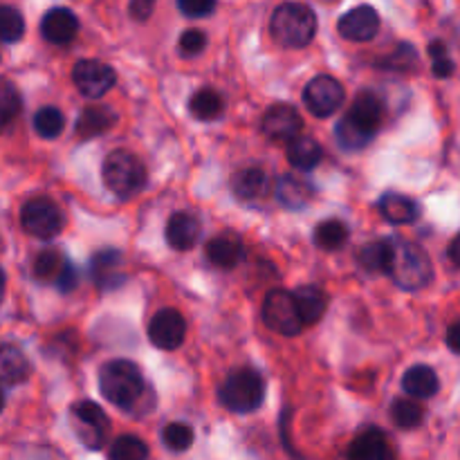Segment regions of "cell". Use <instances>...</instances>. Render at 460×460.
I'll return each instance as SVG.
<instances>
[{
	"mask_svg": "<svg viewBox=\"0 0 460 460\" xmlns=\"http://www.w3.org/2000/svg\"><path fill=\"white\" fill-rule=\"evenodd\" d=\"M30 362L21 349L12 344L0 346V382L3 385H22L30 377Z\"/></svg>",
	"mask_w": 460,
	"mask_h": 460,
	"instance_id": "22",
	"label": "cell"
},
{
	"mask_svg": "<svg viewBox=\"0 0 460 460\" xmlns=\"http://www.w3.org/2000/svg\"><path fill=\"white\" fill-rule=\"evenodd\" d=\"M346 241H349V227L341 220H323L314 227V245L322 247V250H340V247L346 245Z\"/></svg>",
	"mask_w": 460,
	"mask_h": 460,
	"instance_id": "29",
	"label": "cell"
},
{
	"mask_svg": "<svg viewBox=\"0 0 460 460\" xmlns=\"http://www.w3.org/2000/svg\"><path fill=\"white\" fill-rule=\"evenodd\" d=\"M25 34V18L18 9L0 4V40L3 43H16Z\"/></svg>",
	"mask_w": 460,
	"mask_h": 460,
	"instance_id": "35",
	"label": "cell"
},
{
	"mask_svg": "<svg viewBox=\"0 0 460 460\" xmlns=\"http://www.w3.org/2000/svg\"><path fill=\"white\" fill-rule=\"evenodd\" d=\"M402 389L407 391V395L418 400L434 398L440 389V380L436 376V371L431 367H425V364H418V367H411L402 377Z\"/></svg>",
	"mask_w": 460,
	"mask_h": 460,
	"instance_id": "21",
	"label": "cell"
},
{
	"mask_svg": "<svg viewBox=\"0 0 460 460\" xmlns=\"http://www.w3.org/2000/svg\"><path fill=\"white\" fill-rule=\"evenodd\" d=\"M449 259H452V263L458 268V265H460V259H458V238H454L452 245H449Z\"/></svg>",
	"mask_w": 460,
	"mask_h": 460,
	"instance_id": "46",
	"label": "cell"
},
{
	"mask_svg": "<svg viewBox=\"0 0 460 460\" xmlns=\"http://www.w3.org/2000/svg\"><path fill=\"white\" fill-rule=\"evenodd\" d=\"M21 223L27 234L40 238V241H49V238L61 234L63 214L49 198L39 196L31 198V200H27L25 205H22Z\"/></svg>",
	"mask_w": 460,
	"mask_h": 460,
	"instance_id": "7",
	"label": "cell"
},
{
	"mask_svg": "<svg viewBox=\"0 0 460 460\" xmlns=\"http://www.w3.org/2000/svg\"><path fill=\"white\" fill-rule=\"evenodd\" d=\"M63 259L57 250H45L36 256L34 261V277L40 281H49V279H57L58 270H61Z\"/></svg>",
	"mask_w": 460,
	"mask_h": 460,
	"instance_id": "38",
	"label": "cell"
},
{
	"mask_svg": "<svg viewBox=\"0 0 460 460\" xmlns=\"http://www.w3.org/2000/svg\"><path fill=\"white\" fill-rule=\"evenodd\" d=\"M270 30L283 48H305L317 34V16L304 3H283L274 9Z\"/></svg>",
	"mask_w": 460,
	"mask_h": 460,
	"instance_id": "2",
	"label": "cell"
},
{
	"mask_svg": "<svg viewBox=\"0 0 460 460\" xmlns=\"http://www.w3.org/2000/svg\"><path fill=\"white\" fill-rule=\"evenodd\" d=\"M200 220H198L196 216L189 214V211H178V214L171 216L169 223H166V243H169L173 250H191L198 243V238H200Z\"/></svg>",
	"mask_w": 460,
	"mask_h": 460,
	"instance_id": "16",
	"label": "cell"
},
{
	"mask_svg": "<svg viewBox=\"0 0 460 460\" xmlns=\"http://www.w3.org/2000/svg\"><path fill=\"white\" fill-rule=\"evenodd\" d=\"M220 402L234 413H252L263 404L265 382L252 368H238L220 386Z\"/></svg>",
	"mask_w": 460,
	"mask_h": 460,
	"instance_id": "5",
	"label": "cell"
},
{
	"mask_svg": "<svg viewBox=\"0 0 460 460\" xmlns=\"http://www.w3.org/2000/svg\"><path fill=\"white\" fill-rule=\"evenodd\" d=\"M391 261V243L373 241L359 250V263L371 274H386Z\"/></svg>",
	"mask_w": 460,
	"mask_h": 460,
	"instance_id": "30",
	"label": "cell"
},
{
	"mask_svg": "<svg viewBox=\"0 0 460 460\" xmlns=\"http://www.w3.org/2000/svg\"><path fill=\"white\" fill-rule=\"evenodd\" d=\"M3 409H4V391L0 389V413H3Z\"/></svg>",
	"mask_w": 460,
	"mask_h": 460,
	"instance_id": "48",
	"label": "cell"
},
{
	"mask_svg": "<svg viewBox=\"0 0 460 460\" xmlns=\"http://www.w3.org/2000/svg\"><path fill=\"white\" fill-rule=\"evenodd\" d=\"M431 67H434V75L438 76V79H447V76H452L454 70H456V63H454L447 54H440V57H434V66Z\"/></svg>",
	"mask_w": 460,
	"mask_h": 460,
	"instance_id": "43",
	"label": "cell"
},
{
	"mask_svg": "<svg viewBox=\"0 0 460 460\" xmlns=\"http://www.w3.org/2000/svg\"><path fill=\"white\" fill-rule=\"evenodd\" d=\"M377 207H380V214L394 225H409L420 216L416 202L411 198L402 196V193H385L380 202H377Z\"/></svg>",
	"mask_w": 460,
	"mask_h": 460,
	"instance_id": "24",
	"label": "cell"
},
{
	"mask_svg": "<svg viewBox=\"0 0 460 460\" xmlns=\"http://www.w3.org/2000/svg\"><path fill=\"white\" fill-rule=\"evenodd\" d=\"M119 263H121V256L119 252L115 250H106V252H99L97 256L93 259V265H90V270H93V279L97 281L99 288H112L119 283Z\"/></svg>",
	"mask_w": 460,
	"mask_h": 460,
	"instance_id": "27",
	"label": "cell"
},
{
	"mask_svg": "<svg viewBox=\"0 0 460 460\" xmlns=\"http://www.w3.org/2000/svg\"><path fill=\"white\" fill-rule=\"evenodd\" d=\"M344 99H346L344 85L331 75L314 76L304 90L305 108H308L314 117L335 115V111L344 103Z\"/></svg>",
	"mask_w": 460,
	"mask_h": 460,
	"instance_id": "9",
	"label": "cell"
},
{
	"mask_svg": "<svg viewBox=\"0 0 460 460\" xmlns=\"http://www.w3.org/2000/svg\"><path fill=\"white\" fill-rule=\"evenodd\" d=\"M72 81L84 97L102 99L115 85L117 75L108 63L97 61V58H85L75 66Z\"/></svg>",
	"mask_w": 460,
	"mask_h": 460,
	"instance_id": "10",
	"label": "cell"
},
{
	"mask_svg": "<svg viewBox=\"0 0 460 460\" xmlns=\"http://www.w3.org/2000/svg\"><path fill=\"white\" fill-rule=\"evenodd\" d=\"M261 317H263V323L270 331L279 332L283 337L299 335L301 328H304L299 313H296L295 299L286 290L268 292L263 308H261Z\"/></svg>",
	"mask_w": 460,
	"mask_h": 460,
	"instance_id": "8",
	"label": "cell"
},
{
	"mask_svg": "<svg viewBox=\"0 0 460 460\" xmlns=\"http://www.w3.org/2000/svg\"><path fill=\"white\" fill-rule=\"evenodd\" d=\"M416 61H418L416 49H413L411 45H400V48L394 52V57L386 61V66H394V67H398V70H404V67H409L411 63H416Z\"/></svg>",
	"mask_w": 460,
	"mask_h": 460,
	"instance_id": "41",
	"label": "cell"
},
{
	"mask_svg": "<svg viewBox=\"0 0 460 460\" xmlns=\"http://www.w3.org/2000/svg\"><path fill=\"white\" fill-rule=\"evenodd\" d=\"M232 191L241 200H259V198L268 196L270 191V178L265 171L261 169H245L238 171L232 178Z\"/></svg>",
	"mask_w": 460,
	"mask_h": 460,
	"instance_id": "25",
	"label": "cell"
},
{
	"mask_svg": "<svg viewBox=\"0 0 460 460\" xmlns=\"http://www.w3.org/2000/svg\"><path fill=\"white\" fill-rule=\"evenodd\" d=\"M322 146L313 137H299L296 135L295 139H290V146H288V160L295 169L313 171L322 162Z\"/></svg>",
	"mask_w": 460,
	"mask_h": 460,
	"instance_id": "26",
	"label": "cell"
},
{
	"mask_svg": "<svg viewBox=\"0 0 460 460\" xmlns=\"http://www.w3.org/2000/svg\"><path fill=\"white\" fill-rule=\"evenodd\" d=\"M350 460H395L389 440L380 429H368L353 440L349 449Z\"/></svg>",
	"mask_w": 460,
	"mask_h": 460,
	"instance_id": "18",
	"label": "cell"
},
{
	"mask_svg": "<svg viewBox=\"0 0 460 460\" xmlns=\"http://www.w3.org/2000/svg\"><path fill=\"white\" fill-rule=\"evenodd\" d=\"M323 3H331V0H323Z\"/></svg>",
	"mask_w": 460,
	"mask_h": 460,
	"instance_id": "49",
	"label": "cell"
},
{
	"mask_svg": "<svg viewBox=\"0 0 460 460\" xmlns=\"http://www.w3.org/2000/svg\"><path fill=\"white\" fill-rule=\"evenodd\" d=\"M146 458H148V447L144 440L137 438V436H119V438L111 445V452H108V460H146Z\"/></svg>",
	"mask_w": 460,
	"mask_h": 460,
	"instance_id": "33",
	"label": "cell"
},
{
	"mask_svg": "<svg viewBox=\"0 0 460 460\" xmlns=\"http://www.w3.org/2000/svg\"><path fill=\"white\" fill-rule=\"evenodd\" d=\"M162 440H164L166 449H171V452H187L193 445V431L191 427L184 425V422H171V425H166L164 431H162Z\"/></svg>",
	"mask_w": 460,
	"mask_h": 460,
	"instance_id": "37",
	"label": "cell"
},
{
	"mask_svg": "<svg viewBox=\"0 0 460 460\" xmlns=\"http://www.w3.org/2000/svg\"><path fill=\"white\" fill-rule=\"evenodd\" d=\"M344 117L364 133L376 135L382 124V102L373 93H359Z\"/></svg>",
	"mask_w": 460,
	"mask_h": 460,
	"instance_id": "17",
	"label": "cell"
},
{
	"mask_svg": "<svg viewBox=\"0 0 460 460\" xmlns=\"http://www.w3.org/2000/svg\"><path fill=\"white\" fill-rule=\"evenodd\" d=\"M205 256L211 265L220 270H234L245 256V247L243 241L232 232L218 234V236L211 238L205 247Z\"/></svg>",
	"mask_w": 460,
	"mask_h": 460,
	"instance_id": "15",
	"label": "cell"
},
{
	"mask_svg": "<svg viewBox=\"0 0 460 460\" xmlns=\"http://www.w3.org/2000/svg\"><path fill=\"white\" fill-rule=\"evenodd\" d=\"M4 283H7V279H4V272L0 270V301H3L4 296Z\"/></svg>",
	"mask_w": 460,
	"mask_h": 460,
	"instance_id": "47",
	"label": "cell"
},
{
	"mask_svg": "<svg viewBox=\"0 0 460 460\" xmlns=\"http://www.w3.org/2000/svg\"><path fill=\"white\" fill-rule=\"evenodd\" d=\"M72 429H75L76 438L85 445L88 449H102L108 440V431H111V420H108L106 411L99 404L90 402V400H81L72 407Z\"/></svg>",
	"mask_w": 460,
	"mask_h": 460,
	"instance_id": "6",
	"label": "cell"
},
{
	"mask_svg": "<svg viewBox=\"0 0 460 460\" xmlns=\"http://www.w3.org/2000/svg\"><path fill=\"white\" fill-rule=\"evenodd\" d=\"M178 7L189 18H205L214 12L216 0H178Z\"/></svg>",
	"mask_w": 460,
	"mask_h": 460,
	"instance_id": "40",
	"label": "cell"
},
{
	"mask_svg": "<svg viewBox=\"0 0 460 460\" xmlns=\"http://www.w3.org/2000/svg\"><path fill=\"white\" fill-rule=\"evenodd\" d=\"M21 93L9 79H0V133L12 124L21 112Z\"/></svg>",
	"mask_w": 460,
	"mask_h": 460,
	"instance_id": "31",
	"label": "cell"
},
{
	"mask_svg": "<svg viewBox=\"0 0 460 460\" xmlns=\"http://www.w3.org/2000/svg\"><path fill=\"white\" fill-rule=\"evenodd\" d=\"M189 111L196 119L200 121H211L218 119L225 111V102L216 90L211 88H200L191 99H189Z\"/></svg>",
	"mask_w": 460,
	"mask_h": 460,
	"instance_id": "28",
	"label": "cell"
},
{
	"mask_svg": "<svg viewBox=\"0 0 460 460\" xmlns=\"http://www.w3.org/2000/svg\"><path fill=\"white\" fill-rule=\"evenodd\" d=\"M103 184L117 198H133L146 184V169L128 151H115L103 162Z\"/></svg>",
	"mask_w": 460,
	"mask_h": 460,
	"instance_id": "4",
	"label": "cell"
},
{
	"mask_svg": "<svg viewBox=\"0 0 460 460\" xmlns=\"http://www.w3.org/2000/svg\"><path fill=\"white\" fill-rule=\"evenodd\" d=\"M151 13H153L151 0H133V3H130V16H133L135 21H146Z\"/></svg>",
	"mask_w": 460,
	"mask_h": 460,
	"instance_id": "44",
	"label": "cell"
},
{
	"mask_svg": "<svg viewBox=\"0 0 460 460\" xmlns=\"http://www.w3.org/2000/svg\"><path fill=\"white\" fill-rule=\"evenodd\" d=\"M63 126H66V119H63V112L54 106L40 108L34 115V130L45 139H54L63 133Z\"/></svg>",
	"mask_w": 460,
	"mask_h": 460,
	"instance_id": "34",
	"label": "cell"
},
{
	"mask_svg": "<svg viewBox=\"0 0 460 460\" xmlns=\"http://www.w3.org/2000/svg\"><path fill=\"white\" fill-rule=\"evenodd\" d=\"M79 31V18L66 7H54L40 21V34L48 43L54 45H66Z\"/></svg>",
	"mask_w": 460,
	"mask_h": 460,
	"instance_id": "14",
	"label": "cell"
},
{
	"mask_svg": "<svg viewBox=\"0 0 460 460\" xmlns=\"http://www.w3.org/2000/svg\"><path fill=\"white\" fill-rule=\"evenodd\" d=\"M117 115L108 106H90L76 119V135L81 139H93L97 135H103L115 126Z\"/></svg>",
	"mask_w": 460,
	"mask_h": 460,
	"instance_id": "23",
	"label": "cell"
},
{
	"mask_svg": "<svg viewBox=\"0 0 460 460\" xmlns=\"http://www.w3.org/2000/svg\"><path fill=\"white\" fill-rule=\"evenodd\" d=\"M277 198L286 209H304L313 202L314 189L299 175H283L277 182Z\"/></svg>",
	"mask_w": 460,
	"mask_h": 460,
	"instance_id": "20",
	"label": "cell"
},
{
	"mask_svg": "<svg viewBox=\"0 0 460 460\" xmlns=\"http://www.w3.org/2000/svg\"><path fill=\"white\" fill-rule=\"evenodd\" d=\"M99 391L108 402L128 411L144 395L142 373L128 359H112L99 371Z\"/></svg>",
	"mask_w": 460,
	"mask_h": 460,
	"instance_id": "1",
	"label": "cell"
},
{
	"mask_svg": "<svg viewBox=\"0 0 460 460\" xmlns=\"http://www.w3.org/2000/svg\"><path fill=\"white\" fill-rule=\"evenodd\" d=\"M391 418H394L395 427L400 429H416V427L422 425V418H425V411L418 402L407 398L395 400L394 407H391Z\"/></svg>",
	"mask_w": 460,
	"mask_h": 460,
	"instance_id": "32",
	"label": "cell"
},
{
	"mask_svg": "<svg viewBox=\"0 0 460 460\" xmlns=\"http://www.w3.org/2000/svg\"><path fill=\"white\" fill-rule=\"evenodd\" d=\"M341 39L353 40V43H367V40L376 39L380 31V16L371 4H359V7L350 9L337 22Z\"/></svg>",
	"mask_w": 460,
	"mask_h": 460,
	"instance_id": "13",
	"label": "cell"
},
{
	"mask_svg": "<svg viewBox=\"0 0 460 460\" xmlns=\"http://www.w3.org/2000/svg\"><path fill=\"white\" fill-rule=\"evenodd\" d=\"M261 128H263L265 137L272 139V142H290L301 133L304 119L295 106L279 103V106L268 108V112L261 119Z\"/></svg>",
	"mask_w": 460,
	"mask_h": 460,
	"instance_id": "12",
	"label": "cell"
},
{
	"mask_svg": "<svg viewBox=\"0 0 460 460\" xmlns=\"http://www.w3.org/2000/svg\"><path fill=\"white\" fill-rule=\"evenodd\" d=\"M386 274L404 290H420L431 283L434 268L422 247L407 241H395L391 243V261Z\"/></svg>",
	"mask_w": 460,
	"mask_h": 460,
	"instance_id": "3",
	"label": "cell"
},
{
	"mask_svg": "<svg viewBox=\"0 0 460 460\" xmlns=\"http://www.w3.org/2000/svg\"><path fill=\"white\" fill-rule=\"evenodd\" d=\"M151 3H155V0H151Z\"/></svg>",
	"mask_w": 460,
	"mask_h": 460,
	"instance_id": "50",
	"label": "cell"
},
{
	"mask_svg": "<svg viewBox=\"0 0 460 460\" xmlns=\"http://www.w3.org/2000/svg\"><path fill=\"white\" fill-rule=\"evenodd\" d=\"M335 135H337V142H340V146L346 148V151H359V148H364L373 139V135L364 133L362 128H358L355 124H350L346 117L340 121V124H337Z\"/></svg>",
	"mask_w": 460,
	"mask_h": 460,
	"instance_id": "36",
	"label": "cell"
},
{
	"mask_svg": "<svg viewBox=\"0 0 460 460\" xmlns=\"http://www.w3.org/2000/svg\"><path fill=\"white\" fill-rule=\"evenodd\" d=\"M76 283H79V274H76V270L72 268L70 263H66V261H63L61 270H58V274H57L58 290H61V292H72L76 288Z\"/></svg>",
	"mask_w": 460,
	"mask_h": 460,
	"instance_id": "42",
	"label": "cell"
},
{
	"mask_svg": "<svg viewBox=\"0 0 460 460\" xmlns=\"http://www.w3.org/2000/svg\"><path fill=\"white\" fill-rule=\"evenodd\" d=\"M207 48V36L200 30H187L180 36V52L182 57H198Z\"/></svg>",
	"mask_w": 460,
	"mask_h": 460,
	"instance_id": "39",
	"label": "cell"
},
{
	"mask_svg": "<svg viewBox=\"0 0 460 460\" xmlns=\"http://www.w3.org/2000/svg\"><path fill=\"white\" fill-rule=\"evenodd\" d=\"M292 299H295L296 313H299L301 323H304V326H313V323H317L328 308L326 292L317 286L296 288V290L292 292Z\"/></svg>",
	"mask_w": 460,
	"mask_h": 460,
	"instance_id": "19",
	"label": "cell"
},
{
	"mask_svg": "<svg viewBox=\"0 0 460 460\" xmlns=\"http://www.w3.org/2000/svg\"><path fill=\"white\" fill-rule=\"evenodd\" d=\"M187 337V322L175 308H162L148 323V340L160 350H175Z\"/></svg>",
	"mask_w": 460,
	"mask_h": 460,
	"instance_id": "11",
	"label": "cell"
},
{
	"mask_svg": "<svg viewBox=\"0 0 460 460\" xmlns=\"http://www.w3.org/2000/svg\"><path fill=\"white\" fill-rule=\"evenodd\" d=\"M458 323H452L447 331V344L452 349V353H460V346H458Z\"/></svg>",
	"mask_w": 460,
	"mask_h": 460,
	"instance_id": "45",
	"label": "cell"
}]
</instances>
